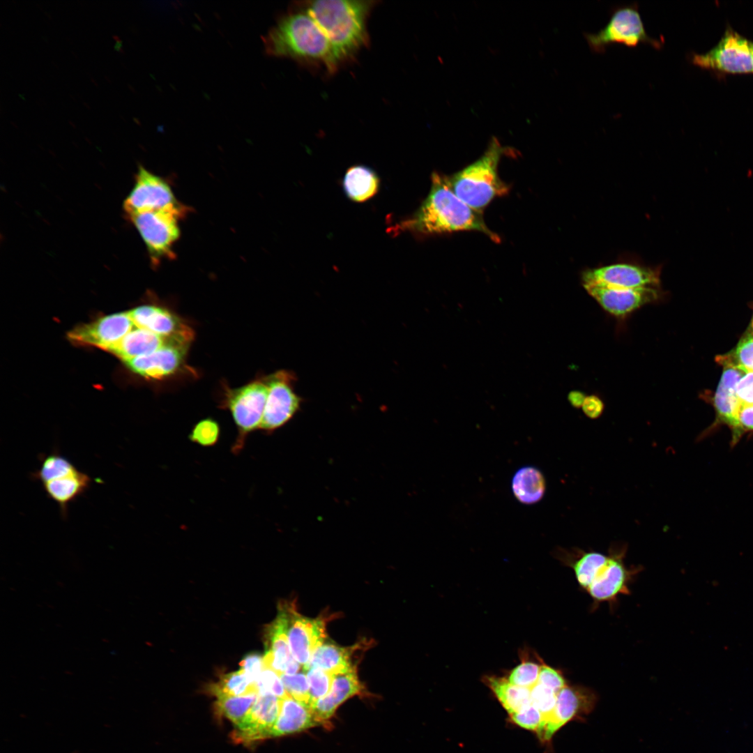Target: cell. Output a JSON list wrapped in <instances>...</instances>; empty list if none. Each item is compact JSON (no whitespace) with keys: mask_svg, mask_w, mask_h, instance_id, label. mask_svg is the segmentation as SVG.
<instances>
[{"mask_svg":"<svg viewBox=\"0 0 753 753\" xmlns=\"http://www.w3.org/2000/svg\"><path fill=\"white\" fill-rule=\"evenodd\" d=\"M68 123L73 128H76V126L74 124V123L73 121H71L70 120H68Z\"/></svg>","mask_w":753,"mask_h":753,"instance_id":"681fc988","label":"cell"},{"mask_svg":"<svg viewBox=\"0 0 753 753\" xmlns=\"http://www.w3.org/2000/svg\"><path fill=\"white\" fill-rule=\"evenodd\" d=\"M239 665L254 683L264 669L263 656L257 653L245 655Z\"/></svg>","mask_w":753,"mask_h":753,"instance_id":"7bdbcfd3","label":"cell"},{"mask_svg":"<svg viewBox=\"0 0 753 753\" xmlns=\"http://www.w3.org/2000/svg\"><path fill=\"white\" fill-rule=\"evenodd\" d=\"M134 326L128 312L115 313L77 326L68 333V337L79 344L93 345L108 351Z\"/></svg>","mask_w":753,"mask_h":753,"instance_id":"e0dca14e","label":"cell"},{"mask_svg":"<svg viewBox=\"0 0 753 753\" xmlns=\"http://www.w3.org/2000/svg\"><path fill=\"white\" fill-rule=\"evenodd\" d=\"M269 56L288 58L330 75L341 67L329 40L314 19L298 4L281 16L263 37Z\"/></svg>","mask_w":753,"mask_h":753,"instance_id":"6da1fadb","label":"cell"},{"mask_svg":"<svg viewBox=\"0 0 753 753\" xmlns=\"http://www.w3.org/2000/svg\"><path fill=\"white\" fill-rule=\"evenodd\" d=\"M392 229L429 236L476 231L499 243V236L486 225L482 213L470 207L450 189L446 176L432 173L429 192L411 216Z\"/></svg>","mask_w":753,"mask_h":753,"instance_id":"7a4b0ae2","label":"cell"},{"mask_svg":"<svg viewBox=\"0 0 753 753\" xmlns=\"http://www.w3.org/2000/svg\"><path fill=\"white\" fill-rule=\"evenodd\" d=\"M187 342L172 340L152 353L125 361L134 372L151 379H160L177 370L183 362Z\"/></svg>","mask_w":753,"mask_h":753,"instance_id":"d6986e66","label":"cell"},{"mask_svg":"<svg viewBox=\"0 0 753 753\" xmlns=\"http://www.w3.org/2000/svg\"><path fill=\"white\" fill-rule=\"evenodd\" d=\"M696 66L725 73H753L751 42L732 29H727L719 43L703 54L692 56Z\"/></svg>","mask_w":753,"mask_h":753,"instance_id":"8fae6325","label":"cell"},{"mask_svg":"<svg viewBox=\"0 0 753 753\" xmlns=\"http://www.w3.org/2000/svg\"><path fill=\"white\" fill-rule=\"evenodd\" d=\"M190 212V208L182 204L127 216L143 240L152 265L176 257L174 248L181 236L180 221Z\"/></svg>","mask_w":753,"mask_h":753,"instance_id":"5b68a950","label":"cell"},{"mask_svg":"<svg viewBox=\"0 0 753 753\" xmlns=\"http://www.w3.org/2000/svg\"><path fill=\"white\" fill-rule=\"evenodd\" d=\"M511 722L525 729L537 732L542 721L540 712L532 704L522 710L510 714Z\"/></svg>","mask_w":753,"mask_h":753,"instance_id":"ab89813d","label":"cell"},{"mask_svg":"<svg viewBox=\"0 0 753 753\" xmlns=\"http://www.w3.org/2000/svg\"><path fill=\"white\" fill-rule=\"evenodd\" d=\"M105 79H107V81L108 82L111 83V80H110V79H109V77H107V76H105Z\"/></svg>","mask_w":753,"mask_h":753,"instance_id":"11a10c76","label":"cell"},{"mask_svg":"<svg viewBox=\"0 0 753 753\" xmlns=\"http://www.w3.org/2000/svg\"><path fill=\"white\" fill-rule=\"evenodd\" d=\"M175 340H181L165 338L146 329L136 327L110 347L108 351L114 353L125 362L152 353Z\"/></svg>","mask_w":753,"mask_h":753,"instance_id":"484cf974","label":"cell"},{"mask_svg":"<svg viewBox=\"0 0 753 753\" xmlns=\"http://www.w3.org/2000/svg\"><path fill=\"white\" fill-rule=\"evenodd\" d=\"M220 428L218 422L208 418L197 423L189 434V440L202 447L215 446L220 439Z\"/></svg>","mask_w":753,"mask_h":753,"instance_id":"e575fe53","label":"cell"},{"mask_svg":"<svg viewBox=\"0 0 753 753\" xmlns=\"http://www.w3.org/2000/svg\"><path fill=\"white\" fill-rule=\"evenodd\" d=\"M209 692L216 697L258 694L255 683L242 669L223 675L209 687Z\"/></svg>","mask_w":753,"mask_h":753,"instance_id":"f546056e","label":"cell"},{"mask_svg":"<svg viewBox=\"0 0 753 753\" xmlns=\"http://www.w3.org/2000/svg\"><path fill=\"white\" fill-rule=\"evenodd\" d=\"M10 123L13 125L15 128H17V126L14 122L10 121Z\"/></svg>","mask_w":753,"mask_h":753,"instance_id":"9f6ffc18","label":"cell"},{"mask_svg":"<svg viewBox=\"0 0 753 753\" xmlns=\"http://www.w3.org/2000/svg\"><path fill=\"white\" fill-rule=\"evenodd\" d=\"M660 266L618 262L585 270L581 274V282L625 289L660 287Z\"/></svg>","mask_w":753,"mask_h":753,"instance_id":"4fadbf2b","label":"cell"},{"mask_svg":"<svg viewBox=\"0 0 753 753\" xmlns=\"http://www.w3.org/2000/svg\"><path fill=\"white\" fill-rule=\"evenodd\" d=\"M257 694L217 697L215 707L219 714L230 720L237 727L244 720L254 704Z\"/></svg>","mask_w":753,"mask_h":753,"instance_id":"1f68e13d","label":"cell"},{"mask_svg":"<svg viewBox=\"0 0 753 753\" xmlns=\"http://www.w3.org/2000/svg\"><path fill=\"white\" fill-rule=\"evenodd\" d=\"M182 203L176 198L168 181L139 166L135 184L123 203L126 215L178 206Z\"/></svg>","mask_w":753,"mask_h":753,"instance_id":"5bb4252c","label":"cell"},{"mask_svg":"<svg viewBox=\"0 0 753 753\" xmlns=\"http://www.w3.org/2000/svg\"><path fill=\"white\" fill-rule=\"evenodd\" d=\"M716 359L717 362L730 363L744 372H753V331L749 328L731 352Z\"/></svg>","mask_w":753,"mask_h":753,"instance_id":"d6a6232c","label":"cell"},{"mask_svg":"<svg viewBox=\"0 0 753 753\" xmlns=\"http://www.w3.org/2000/svg\"><path fill=\"white\" fill-rule=\"evenodd\" d=\"M753 432V405L741 406L738 414V426L735 437L731 440V446L736 445L747 432Z\"/></svg>","mask_w":753,"mask_h":753,"instance_id":"ee69618b","label":"cell"},{"mask_svg":"<svg viewBox=\"0 0 753 753\" xmlns=\"http://www.w3.org/2000/svg\"><path fill=\"white\" fill-rule=\"evenodd\" d=\"M114 50H116L117 52H119V50H121V48H123V46H122V41H120V42H116V44L114 45Z\"/></svg>","mask_w":753,"mask_h":753,"instance_id":"7dc6e473","label":"cell"},{"mask_svg":"<svg viewBox=\"0 0 753 753\" xmlns=\"http://www.w3.org/2000/svg\"><path fill=\"white\" fill-rule=\"evenodd\" d=\"M255 684L258 694H272L280 699H283L288 695L280 676L271 669H264Z\"/></svg>","mask_w":753,"mask_h":753,"instance_id":"f35d334b","label":"cell"},{"mask_svg":"<svg viewBox=\"0 0 753 753\" xmlns=\"http://www.w3.org/2000/svg\"><path fill=\"white\" fill-rule=\"evenodd\" d=\"M128 313L135 327L146 329L161 337L189 342L192 336L189 328L162 307L143 305Z\"/></svg>","mask_w":753,"mask_h":753,"instance_id":"44dd1931","label":"cell"},{"mask_svg":"<svg viewBox=\"0 0 753 753\" xmlns=\"http://www.w3.org/2000/svg\"><path fill=\"white\" fill-rule=\"evenodd\" d=\"M281 699L272 694H259L242 723L236 727L234 741L245 744L271 737L280 709Z\"/></svg>","mask_w":753,"mask_h":753,"instance_id":"ac0fdd59","label":"cell"},{"mask_svg":"<svg viewBox=\"0 0 753 753\" xmlns=\"http://www.w3.org/2000/svg\"><path fill=\"white\" fill-rule=\"evenodd\" d=\"M597 694L591 688L581 685H567L557 694L556 703L552 714L542 721L537 735L542 742H549L553 736L568 722L580 719L595 708Z\"/></svg>","mask_w":753,"mask_h":753,"instance_id":"7c38bea8","label":"cell"},{"mask_svg":"<svg viewBox=\"0 0 753 753\" xmlns=\"http://www.w3.org/2000/svg\"><path fill=\"white\" fill-rule=\"evenodd\" d=\"M289 617L287 602L280 605L275 620L267 626L265 639L264 669L282 674H295L301 664L294 658L288 638Z\"/></svg>","mask_w":753,"mask_h":753,"instance_id":"2e32d148","label":"cell"},{"mask_svg":"<svg viewBox=\"0 0 753 753\" xmlns=\"http://www.w3.org/2000/svg\"><path fill=\"white\" fill-rule=\"evenodd\" d=\"M505 151L499 141H491L485 153L460 171L446 176L452 192L470 207L481 212L496 197L510 190L498 174V165Z\"/></svg>","mask_w":753,"mask_h":753,"instance_id":"277c9868","label":"cell"},{"mask_svg":"<svg viewBox=\"0 0 753 753\" xmlns=\"http://www.w3.org/2000/svg\"><path fill=\"white\" fill-rule=\"evenodd\" d=\"M82 103H83V105H84V106H85V107H86V108H87L88 109H91V108H90V107L89 106V105H88V104H87L86 102H85L84 101H83V102H82Z\"/></svg>","mask_w":753,"mask_h":753,"instance_id":"816d5d0a","label":"cell"},{"mask_svg":"<svg viewBox=\"0 0 753 753\" xmlns=\"http://www.w3.org/2000/svg\"><path fill=\"white\" fill-rule=\"evenodd\" d=\"M268 388L264 380L252 381L240 388L231 391L227 398V407L238 429V434L231 446L234 455L243 449L247 436L259 429L262 421Z\"/></svg>","mask_w":753,"mask_h":753,"instance_id":"ba28073f","label":"cell"},{"mask_svg":"<svg viewBox=\"0 0 753 753\" xmlns=\"http://www.w3.org/2000/svg\"><path fill=\"white\" fill-rule=\"evenodd\" d=\"M306 673L310 686V706L324 697L330 690L333 674L316 668H309Z\"/></svg>","mask_w":753,"mask_h":753,"instance_id":"d590c367","label":"cell"},{"mask_svg":"<svg viewBox=\"0 0 753 753\" xmlns=\"http://www.w3.org/2000/svg\"><path fill=\"white\" fill-rule=\"evenodd\" d=\"M590 49L595 53H604L613 44L630 47L644 43L660 49L663 40L648 36L637 3L615 7L610 18L602 29L595 33H584Z\"/></svg>","mask_w":753,"mask_h":753,"instance_id":"8992f818","label":"cell"},{"mask_svg":"<svg viewBox=\"0 0 753 753\" xmlns=\"http://www.w3.org/2000/svg\"><path fill=\"white\" fill-rule=\"evenodd\" d=\"M483 681L509 715L531 704L530 689L516 686L506 677L485 676Z\"/></svg>","mask_w":753,"mask_h":753,"instance_id":"f1b7e54d","label":"cell"},{"mask_svg":"<svg viewBox=\"0 0 753 753\" xmlns=\"http://www.w3.org/2000/svg\"><path fill=\"white\" fill-rule=\"evenodd\" d=\"M280 678L289 696L310 706V686L306 673L282 674Z\"/></svg>","mask_w":753,"mask_h":753,"instance_id":"8d00e7d4","label":"cell"},{"mask_svg":"<svg viewBox=\"0 0 753 753\" xmlns=\"http://www.w3.org/2000/svg\"><path fill=\"white\" fill-rule=\"evenodd\" d=\"M582 285L605 312L619 319L626 318L646 305L663 301L666 296L662 286L625 289L595 283Z\"/></svg>","mask_w":753,"mask_h":753,"instance_id":"30bf717a","label":"cell"},{"mask_svg":"<svg viewBox=\"0 0 753 753\" xmlns=\"http://www.w3.org/2000/svg\"><path fill=\"white\" fill-rule=\"evenodd\" d=\"M91 80L93 83V84H95L96 86H98L96 81L94 80V79L93 77H91Z\"/></svg>","mask_w":753,"mask_h":753,"instance_id":"f5cc1de1","label":"cell"},{"mask_svg":"<svg viewBox=\"0 0 753 753\" xmlns=\"http://www.w3.org/2000/svg\"><path fill=\"white\" fill-rule=\"evenodd\" d=\"M92 478L79 469L62 477L41 483L46 496L55 502L63 519L68 516L69 505L89 489Z\"/></svg>","mask_w":753,"mask_h":753,"instance_id":"cb8c5ba5","label":"cell"},{"mask_svg":"<svg viewBox=\"0 0 753 753\" xmlns=\"http://www.w3.org/2000/svg\"><path fill=\"white\" fill-rule=\"evenodd\" d=\"M751 47H752V55H753V43L752 42H751Z\"/></svg>","mask_w":753,"mask_h":753,"instance_id":"6f0895ef","label":"cell"},{"mask_svg":"<svg viewBox=\"0 0 753 753\" xmlns=\"http://www.w3.org/2000/svg\"><path fill=\"white\" fill-rule=\"evenodd\" d=\"M289 626L288 638L294 658L305 669L314 651L328 639L326 619L310 618L301 615L294 604L287 603Z\"/></svg>","mask_w":753,"mask_h":753,"instance_id":"9a60e30c","label":"cell"},{"mask_svg":"<svg viewBox=\"0 0 753 753\" xmlns=\"http://www.w3.org/2000/svg\"><path fill=\"white\" fill-rule=\"evenodd\" d=\"M39 468L31 473V478L40 484L74 473L78 468L66 457L54 450L40 456Z\"/></svg>","mask_w":753,"mask_h":753,"instance_id":"4dcf8cb0","label":"cell"},{"mask_svg":"<svg viewBox=\"0 0 753 753\" xmlns=\"http://www.w3.org/2000/svg\"><path fill=\"white\" fill-rule=\"evenodd\" d=\"M718 363L723 368L713 398L716 414L715 425L728 426L731 431L733 439L738 430V414L741 407L736 396V385L745 372L730 363Z\"/></svg>","mask_w":753,"mask_h":753,"instance_id":"ffe728a7","label":"cell"},{"mask_svg":"<svg viewBox=\"0 0 753 753\" xmlns=\"http://www.w3.org/2000/svg\"><path fill=\"white\" fill-rule=\"evenodd\" d=\"M363 692V686L358 679L356 669L333 675L332 685L328 694L310 706L316 721L323 724L333 715L342 703Z\"/></svg>","mask_w":753,"mask_h":753,"instance_id":"603a6c76","label":"cell"},{"mask_svg":"<svg viewBox=\"0 0 753 753\" xmlns=\"http://www.w3.org/2000/svg\"><path fill=\"white\" fill-rule=\"evenodd\" d=\"M587 395L580 390H572L568 394L570 404L576 409L581 408L584 401Z\"/></svg>","mask_w":753,"mask_h":753,"instance_id":"bcb514c9","label":"cell"},{"mask_svg":"<svg viewBox=\"0 0 753 753\" xmlns=\"http://www.w3.org/2000/svg\"><path fill=\"white\" fill-rule=\"evenodd\" d=\"M750 328V330H751L752 331H753V317H752V321H751V324H750V328Z\"/></svg>","mask_w":753,"mask_h":753,"instance_id":"f907efd6","label":"cell"},{"mask_svg":"<svg viewBox=\"0 0 753 753\" xmlns=\"http://www.w3.org/2000/svg\"><path fill=\"white\" fill-rule=\"evenodd\" d=\"M736 396L741 406L753 405V372H745L736 385Z\"/></svg>","mask_w":753,"mask_h":753,"instance_id":"b9f144b4","label":"cell"},{"mask_svg":"<svg viewBox=\"0 0 753 753\" xmlns=\"http://www.w3.org/2000/svg\"><path fill=\"white\" fill-rule=\"evenodd\" d=\"M119 53H121V54H125V52H124V50H123V48H121V50H120L119 51Z\"/></svg>","mask_w":753,"mask_h":753,"instance_id":"db71d44e","label":"cell"},{"mask_svg":"<svg viewBox=\"0 0 753 753\" xmlns=\"http://www.w3.org/2000/svg\"><path fill=\"white\" fill-rule=\"evenodd\" d=\"M584 413L591 419L598 418L603 413L604 404L602 399L595 395H587L581 406Z\"/></svg>","mask_w":753,"mask_h":753,"instance_id":"f6af8a7d","label":"cell"},{"mask_svg":"<svg viewBox=\"0 0 753 753\" xmlns=\"http://www.w3.org/2000/svg\"><path fill=\"white\" fill-rule=\"evenodd\" d=\"M628 547L625 543L614 544L609 549L604 562L597 570L595 577L586 591L593 600L592 609L600 604H614L621 595H629V584L641 571L642 567L625 565L624 558Z\"/></svg>","mask_w":753,"mask_h":753,"instance_id":"52a82bcc","label":"cell"},{"mask_svg":"<svg viewBox=\"0 0 753 753\" xmlns=\"http://www.w3.org/2000/svg\"><path fill=\"white\" fill-rule=\"evenodd\" d=\"M540 664V657L538 662L524 657L518 665L509 671L506 678L516 686L531 689L538 683Z\"/></svg>","mask_w":753,"mask_h":753,"instance_id":"836d02e7","label":"cell"},{"mask_svg":"<svg viewBox=\"0 0 753 753\" xmlns=\"http://www.w3.org/2000/svg\"><path fill=\"white\" fill-rule=\"evenodd\" d=\"M319 724L316 721L311 707L289 694L281 699L278 717L271 737H277L307 729Z\"/></svg>","mask_w":753,"mask_h":753,"instance_id":"d4e9b609","label":"cell"},{"mask_svg":"<svg viewBox=\"0 0 753 753\" xmlns=\"http://www.w3.org/2000/svg\"><path fill=\"white\" fill-rule=\"evenodd\" d=\"M112 38H113V39H114V40H115L116 42H120V41H122V40H121V38H119V37L118 36H116V35H114V36H112Z\"/></svg>","mask_w":753,"mask_h":753,"instance_id":"c3c4849f","label":"cell"},{"mask_svg":"<svg viewBox=\"0 0 753 753\" xmlns=\"http://www.w3.org/2000/svg\"><path fill=\"white\" fill-rule=\"evenodd\" d=\"M366 641L349 647H342L327 639L314 651L307 667L323 670L333 675L356 669L358 655L367 647Z\"/></svg>","mask_w":753,"mask_h":753,"instance_id":"7402d4cb","label":"cell"},{"mask_svg":"<svg viewBox=\"0 0 753 753\" xmlns=\"http://www.w3.org/2000/svg\"><path fill=\"white\" fill-rule=\"evenodd\" d=\"M295 379L294 375L286 370L264 379L268 393L259 429L266 434L285 425L300 409L302 398L294 390Z\"/></svg>","mask_w":753,"mask_h":753,"instance_id":"9c48e42d","label":"cell"},{"mask_svg":"<svg viewBox=\"0 0 753 753\" xmlns=\"http://www.w3.org/2000/svg\"><path fill=\"white\" fill-rule=\"evenodd\" d=\"M557 694L538 683L530 689L531 703L542 714V721L546 720L554 710Z\"/></svg>","mask_w":753,"mask_h":753,"instance_id":"74e56055","label":"cell"},{"mask_svg":"<svg viewBox=\"0 0 753 753\" xmlns=\"http://www.w3.org/2000/svg\"><path fill=\"white\" fill-rule=\"evenodd\" d=\"M377 1L317 0L299 3L317 23L342 66L367 47L368 17Z\"/></svg>","mask_w":753,"mask_h":753,"instance_id":"3957f363","label":"cell"},{"mask_svg":"<svg viewBox=\"0 0 753 753\" xmlns=\"http://www.w3.org/2000/svg\"><path fill=\"white\" fill-rule=\"evenodd\" d=\"M380 179L371 168L364 165L349 167L343 178L342 187L347 197L356 202H364L379 191Z\"/></svg>","mask_w":753,"mask_h":753,"instance_id":"4316f807","label":"cell"},{"mask_svg":"<svg viewBox=\"0 0 753 753\" xmlns=\"http://www.w3.org/2000/svg\"><path fill=\"white\" fill-rule=\"evenodd\" d=\"M546 480L540 469L533 466L519 468L514 474L511 488L515 499L525 505L542 500L546 492Z\"/></svg>","mask_w":753,"mask_h":753,"instance_id":"83f0119b","label":"cell"},{"mask_svg":"<svg viewBox=\"0 0 753 753\" xmlns=\"http://www.w3.org/2000/svg\"><path fill=\"white\" fill-rule=\"evenodd\" d=\"M538 683L556 693L568 685L562 671L549 666L542 659Z\"/></svg>","mask_w":753,"mask_h":753,"instance_id":"60d3db41","label":"cell"}]
</instances>
